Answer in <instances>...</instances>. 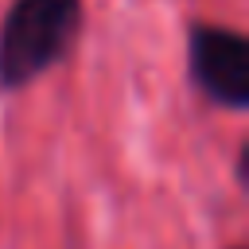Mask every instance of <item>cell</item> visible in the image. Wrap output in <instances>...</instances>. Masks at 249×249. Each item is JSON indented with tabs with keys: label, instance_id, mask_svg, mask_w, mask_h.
Returning <instances> with one entry per match:
<instances>
[{
	"label": "cell",
	"instance_id": "obj_3",
	"mask_svg": "<svg viewBox=\"0 0 249 249\" xmlns=\"http://www.w3.org/2000/svg\"><path fill=\"white\" fill-rule=\"evenodd\" d=\"M233 249H241V245H233Z\"/></svg>",
	"mask_w": 249,
	"mask_h": 249
},
{
	"label": "cell",
	"instance_id": "obj_2",
	"mask_svg": "<svg viewBox=\"0 0 249 249\" xmlns=\"http://www.w3.org/2000/svg\"><path fill=\"white\" fill-rule=\"evenodd\" d=\"M191 74L198 89L226 105L245 109L249 105V43L233 27H210L198 23L191 31Z\"/></svg>",
	"mask_w": 249,
	"mask_h": 249
},
{
	"label": "cell",
	"instance_id": "obj_1",
	"mask_svg": "<svg viewBox=\"0 0 249 249\" xmlns=\"http://www.w3.org/2000/svg\"><path fill=\"white\" fill-rule=\"evenodd\" d=\"M82 23V0H16L0 27V86L19 89L58 62Z\"/></svg>",
	"mask_w": 249,
	"mask_h": 249
}]
</instances>
